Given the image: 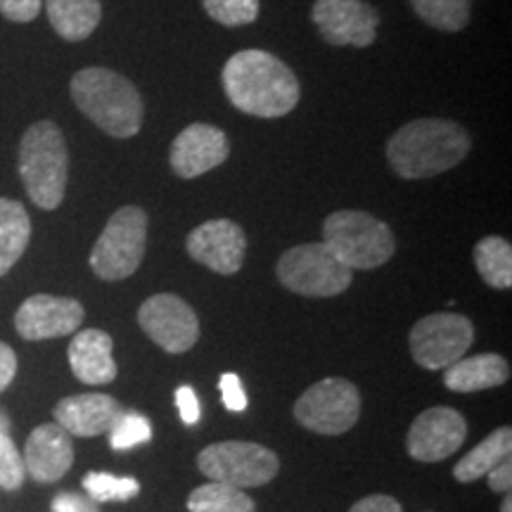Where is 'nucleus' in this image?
I'll return each mask as SVG.
<instances>
[{
  "label": "nucleus",
  "mask_w": 512,
  "mask_h": 512,
  "mask_svg": "<svg viewBox=\"0 0 512 512\" xmlns=\"http://www.w3.org/2000/svg\"><path fill=\"white\" fill-rule=\"evenodd\" d=\"M24 477H27V467H24V458L19 456L15 441L8 434H0V489H22Z\"/></svg>",
  "instance_id": "30"
},
{
  "label": "nucleus",
  "mask_w": 512,
  "mask_h": 512,
  "mask_svg": "<svg viewBox=\"0 0 512 512\" xmlns=\"http://www.w3.org/2000/svg\"><path fill=\"white\" fill-rule=\"evenodd\" d=\"M444 384L451 392L470 394L482 392V389L501 387L508 382L510 368L508 361L498 354H479L470 358H460V361L451 363L444 368Z\"/></svg>",
  "instance_id": "20"
},
{
  "label": "nucleus",
  "mask_w": 512,
  "mask_h": 512,
  "mask_svg": "<svg viewBox=\"0 0 512 512\" xmlns=\"http://www.w3.org/2000/svg\"><path fill=\"white\" fill-rule=\"evenodd\" d=\"M138 325L157 347L169 354H185L200 339V318L176 294H155L140 304Z\"/></svg>",
  "instance_id": "12"
},
{
  "label": "nucleus",
  "mask_w": 512,
  "mask_h": 512,
  "mask_svg": "<svg viewBox=\"0 0 512 512\" xmlns=\"http://www.w3.org/2000/svg\"><path fill=\"white\" fill-rule=\"evenodd\" d=\"M221 394H223V403H226L228 411L242 413L247 408V394H245V389H242L240 377L235 373H226L221 377Z\"/></svg>",
  "instance_id": "32"
},
{
  "label": "nucleus",
  "mask_w": 512,
  "mask_h": 512,
  "mask_svg": "<svg viewBox=\"0 0 512 512\" xmlns=\"http://www.w3.org/2000/svg\"><path fill=\"white\" fill-rule=\"evenodd\" d=\"M24 467L36 482L50 484L62 479L74 463L72 437L60 425H41L29 434L24 446Z\"/></svg>",
  "instance_id": "17"
},
{
  "label": "nucleus",
  "mask_w": 512,
  "mask_h": 512,
  "mask_svg": "<svg viewBox=\"0 0 512 512\" xmlns=\"http://www.w3.org/2000/svg\"><path fill=\"white\" fill-rule=\"evenodd\" d=\"M361 415V394L344 377H325L306 389L294 403V418L306 430L339 437L349 432Z\"/></svg>",
  "instance_id": "9"
},
{
  "label": "nucleus",
  "mask_w": 512,
  "mask_h": 512,
  "mask_svg": "<svg viewBox=\"0 0 512 512\" xmlns=\"http://www.w3.org/2000/svg\"><path fill=\"white\" fill-rule=\"evenodd\" d=\"M86 311L72 297H53V294H34L24 299L15 313V328L27 342L67 337L81 328Z\"/></svg>",
  "instance_id": "13"
},
{
  "label": "nucleus",
  "mask_w": 512,
  "mask_h": 512,
  "mask_svg": "<svg viewBox=\"0 0 512 512\" xmlns=\"http://www.w3.org/2000/svg\"><path fill=\"white\" fill-rule=\"evenodd\" d=\"M69 95L83 117L107 136L126 140L138 136L145 119L143 95L136 83L107 67H86L72 76Z\"/></svg>",
  "instance_id": "3"
},
{
  "label": "nucleus",
  "mask_w": 512,
  "mask_h": 512,
  "mask_svg": "<svg viewBox=\"0 0 512 512\" xmlns=\"http://www.w3.org/2000/svg\"><path fill=\"white\" fill-rule=\"evenodd\" d=\"M8 432H10V418H8V413L0 408V434H8Z\"/></svg>",
  "instance_id": "38"
},
{
  "label": "nucleus",
  "mask_w": 512,
  "mask_h": 512,
  "mask_svg": "<svg viewBox=\"0 0 512 512\" xmlns=\"http://www.w3.org/2000/svg\"><path fill=\"white\" fill-rule=\"evenodd\" d=\"M50 27L62 41L79 43L93 36L100 27L102 3L100 0H46Z\"/></svg>",
  "instance_id": "21"
},
{
  "label": "nucleus",
  "mask_w": 512,
  "mask_h": 512,
  "mask_svg": "<svg viewBox=\"0 0 512 512\" xmlns=\"http://www.w3.org/2000/svg\"><path fill=\"white\" fill-rule=\"evenodd\" d=\"M475 328L458 313H432L420 318L411 330V354L427 370H444L460 361L472 347Z\"/></svg>",
  "instance_id": "10"
},
{
  "label": "nucleus",
  "mask_w": 512,
  "mask_h": 512,
  "mask_svg": "<svg viewBox=\"0 0 512 512\" xmlns=\"http://www.w3.org/2000/svg\"><path fill=\"white\" fill-rule=\"evenodd\" d=\"M275 275L283 287L302 297H337L347 292L354 271L342 264L325 242H306L280 256Z\"/></svg>",
  "instance_id": "7"
},
{
  "label": "nucleus",
  "mask_w": 512,
  "mask_h": 512,
  "mask_svg": "<svg viewBox=\"0 0 512 512\" xmlns=\"http://www.w3.org/2000/svg\"><path fill=\"white\" fill-rule=\"evenodd\" d=\"M50 508H53V512H100L98 503L83 494H74V491H62V494H57Z\"/></svg>",
  "instance_id": "33"
},
{
  "label": "nucleus",
  "mask_w": 512,
  "mask_h": 512,
  "mask_svg": "<svg viewBox=\"0 0 512 512\" xmlns=\"http://www.w3.org/2000/svg\"><path fill=\"white\" fill-rule=\"evenodd\" d=\"M311 22L328 46L370 48L377 41L382 15L366 0H316Z\"/></svg>",
  "instance_id": "11"
},
{
  "label": "nucleus",
  "mask_w": 512,
  "mask_h": 512,
  "mask_svg": "<svg viewBox=\"0 0 512 512\" xmlns=\"http://www.w3.org/2000/svg\"><path fill=\"white\" fill-rule=\"evenodd\" d=\"M323 242L351 271H375L396 252L392 228L358 209L332 211L323 223Z\"/></svg>",
  "instance_id": "5"
},
{
  "label": "nucleus",
  "mask_w": 512,
  "mask_h": 512,
  "mask_svg": "<svg viewBox=\"0 0 512 512\" xmlns=\"http://www.w3.org/2000/svg\"><path fill=\"white\" fill-rule=\"evenodd\" d=\"M470 133L451 119L408 121L387 140V162L403 181L446 174L470 155Z\"/></svg>",
  "instance_id": "2"
},
{
  "label": "nucleus",
  "mask_w": 512,
  "mask_h": 512,
  "mask_svg": "<svg viewBox=\"0 0 512 512\" xmlns=\"http://www.w3.org/2000/svg\"><path fill=\"white\" fill-rule=\"evenodd\" d=\"M221 83L235 110L259 119L285 117L302 98L297 74L278 55L256 48L230 55Z\"/></svg>",
  "instance_id": "1"
},
{
  "label": "nucleus",
  "mask_w": 512,
  "mask_h": 512,
  "mask_svg": "<svg viewBox=\"0 0 512 512\" xmlns=\"http://www.w3.org/2000/svg\"><path fill=\"white\" fill-rule=\"evenodd\" d=\"M202 5L223 27H247L259 17V0H202Z\"/></svg>",
  "instance_id": "28"
},
{
  "label": "nucleus",
  "mask_w": 512,
  "mask_h": 512,
  "mask_svg": "<svg viewBox=\"0 0 512 512\" xmlns=\"http://www.w3.org/2000/svg\"><path fill=\"white\" fill-rule=\"evenodd\" d=\"M114 342L107 332L88 328L69 344V366L76 380L86 384H110L117 377V361L112 356Z\"/></svg>",
  "instance_id": "19"
},
{
  "label": "nucleus",
  "mask_w": 512,
  "mask_h": 512,
  "mask_svg": "<svg viewBox=\"0 0 512 512\" xmlns=\"http://www.w3.org/2000/svg\"><path fill=\"white\" fill-rule=\"evenodd\" d=\"M17 375V356L8 344L0 342V392L10 387V382Z\"/></svg>",
  "instance_id": "37"
},
{
  "label": "nucleus",
  "mask_w": 512,
  "mask_h": 512,
  "mask_svg": "<svg viewBox=\"0 0 512 512\" xmlns=\"http://www.w3.org/2000/svg\"><path fill=\"white\" fill-rule=\"evenodd\" d=\"M197 467L211 482L252 489L273 482L280 460L271 448L252 441H221L204 448L197 456Z\"/></svg>",
  "instance_id": "8"
},
{
  "label": "nucleus",
  "mask_w": 512,
  "mask_h": 512,
  "mask_svg": "<svg viewBox=\"0 0 512 512\" xmlns=\"http://www.w3.org/2000/svg\"><path fill=\"white\" fill-rule=\"evenodd\" d=\"M230 157V140L219 126L190 124L174 138L169 150L171 169L178 178H190L209 174Z\"/></svg>",
  "instance_id": "15"
},
{
  "label": "nucleus",
  "mask_w": 512,
  "mask_h": 512,
  "mask_svg": "<svg viewBox=\"0 0 512 512\" xmlns=\"http://www.w3.org/2000/svg\"><path fill=\"white\" fill-rule=\"evenodd\" d=\"M512 453V430L510 427H498L496 432H491L482 444L472 448L465 458L458 460V465L453 467V477L458 482H477L484 475H489V470L494 465L501 463L503 458H508Z\"/></svg>",
  "instance_id": "23"
},
{
  "label": "nucleus",
  "mask_w": 512,
  "mask_h": 512,
  "mask_svg": "<svg viewBox=\"0 0 512 512\" xmlns=\"http://www.w3.org/2000/svg\"><path fill=\"white\" fill-rule=\"evenodd\" d=\"M19 176L38 209L60 207L69 181V150L55 121H36L24 131L19 143Z\"/></svg>",
  "instance_id": "4"
},
{
  "label": "nucleus",
  "mask_w": 512,
  "mask_h": 512,
  "mask_svg": "<svg viewBox=\"0 0 512 512\" xmlns=\"http://www.w3.org/2000/svg\"><path fill=\"white\" fill-rule=\"evenodd\" d=\"M475 266L479 278L494 290L512 287V247L505 238L486 235L475 245Z\"/></svg>",
  "instance_id": "24"
},
{
  "label": "nucleus",
  "mask_w": 512,
  "mask_h": 512,
  "mask_svg": "<svg viewBox=\"0 0 512 512\" xmlns=\"http://www.w3.org/2000/svg\"><path fill=\"white\" fill-rule=\"evenodd\" d=\"M43 0H0V15L15 24H29L41 15Z\"/></svg>",
  "instance_id": "31"
},
{
  "label": "nucleus",
  "mask_w": 512,
  "mask_h": 512,
  "mask_svg": "<svg viewBox=\"0 0 512 512\" xmlns=\"http://www.w3.org/2000/svg\"><path fill=\"white\" fill-rule=\"evenodd\" d=\"M467 439V422L453 408L437 406L420 413L408 430V456L420 463H439L458 451Z\"/></svg>",
  "instance_id": "14"
},
{
  "label": "nucleus",
  "mask_w": 512,
  "mask_h": 512,
  "mask_svg": "<svg viewBox=\"0 0 512 512\" xmlns=\"http://www.w3.org/2000/svg\"><path fill=\"white\" fill-rule=\"evenodd\" d=\"M176 406L181 411V418L185 425H195L200 420V401H197V394L192 387H181L176 392Z\"/></svg>",
  "instance_id": "34"
},
{
  "label": "nucleus",
  "mask_w": 512,
  "mask_h": 512,
  "mask_svg": "<svg viewBox=\"0 0 512 512\" xmlns=\"http://www.w3.org/2000/svg\"><path fill=\"white\" fill-rule=\"evenodd\" d=\"M83 489L91 501L110 503V501H131L140 494L138 479L117 477L110 472H88L83 477Z\"/></svg>",
  "instance_id": "27"
},
{
  "label": "nucleus",
  "mask_w": 512,
  "mask_h": 512,
  "mask_svg": "<svg viewBox=\"0 0 512 512\" xmlns=\"http://www.w3.org/2000/svg\"><path fill=\"white\" fill-rule=\"evenodd\" d=\"M31 240V219L22 202L0 197V278L22 259Z\"/></svg>",
  "instance_id": "22"
},
{
  "label": "nucleus",
  "mask_w": 512,
  "mask_h": 512,
  "mask_svg": "<svg viewBox=\"0 0 512 512\" xmlns=\"http://www.w3.org/2000/svg\"><path fill=\"white\" fill-rule=\"evenodd\" d=\"M427 27L456 34L470 24L472 0H408Z\"/></svg>",
  "instance_id": "26"
},
{
  "label": "nucleus",
  "mask_w": 512,
  "mask_h": 512,
  "mask_svg": "<svg viewBox=\"0 0 512 512\" xmlns=\"http://www.w3.org/2000/svg\"><path fill=\"white\" fill-rule=\"evenodd\" d=\"M121 415V406L107 394L67 396L55 406V420L69 437L93 439L110 432Z\"/></svg>",
  "instance_id": "18"
},
{
  "label": "nucleus",
  "mask_w": 512,
  "mask_h": 512,
  "mask_svg": "<svg viewBox=\"0 0 512 512\" xmlns=\"http://www.w3.org/2000/svg\"><path fill=\"white\" fill-rule=\"evenodd\" d=\"M190 512H256V505L238 486L209 482L188 496Z\"/></svg>",
  "instance_id": "25"
},
{
  "label": "nucleus",
  "mask_w": 512,
  "mask_h": 512,
  "mask_svg": "<svg viewBox=\"0 0 512 512\" xmlns=\"http://www.w3.org/2000/svg\"><path fill=\"white\" fill-rule=\"evenodd\" d=\"M489 489L498 491V494H510L512 489V460L510 456L503 458L501 463L494 465L489 470Z\"/></svg>",
  "instance_id": "36"
},
{
  "label": "nucleus",
  "mask_w": 512,
  "mask_h": 512,
  "mask_svg": "<svg viewBox=\"0 0 512 512\" xmlns=\"http://www.w3.org/2000/svg\"><path fill=\"white\" fill-rule=\"evenodd\" d=\"M150 437H152L150 422H147L145 415L133 413V411L128 413L121 411L117 422H114L110 430V444L114 451H128V448L133 446L147 444Z\"/></svg>",
  "instance_id": "29"
},
{
  "label": "nucleus",
  "mask_w": 512,
  "mask_h": 512,
  "mask_svg": "<svg viewBox=\"0 0 512 512\" xmlns=\"http://www.w3.org/2000/svg\"><path fill=\"white\" fill-rule=\"evenodd\" d=\"M185 247L197 264L219 275H233L245 264L247 238L235 221L214 219L192 230Z\"/></svg>",
  "instance_id": "16"
},
{
  "label": "nucleus",
  "mask_w": 512,
  "mask_h": 512,
  "mask_svg": "<svg viewBox=\"0 0 512 512\" xmlns=\"http://www.w3.org/2000/svg\"><path fill=\"white\" fill-rule=\"evenodd\" d=\"M501 512H512V496L510 494H505L503 505H501Z\"/></svg>",
  "instance_id": "39"
},
{
  "label": "nucleus",
  "mask_w": 512,
  "mask_h": 512,
  "mask_svg": "<svg viewBox=\"0 0 512 512\" xmlns=\"http://www.w3.org/2000/svg\"><path fill=\"white\" fill-rule=\"evenodd\" d=\"M147 242V214L143 207L126 204L114 211L91 249V268L105 283L131 278L143 264Z\"/></svg>",
  "instance_id": "6"
},
{
  "label": "nucleus",
  "mask_w": 512,
  "mask_h": 512,
  "mask_svg": "<svg viewBox=\"0 0 512 512\" xmlns=\"http://www.w3.org/2000/svg\"><path fill=\"white\" fill-rule=\"evenodd\" d=\"M349 512H403V508L396 498L375 494V496L361 498L356 505H351Z\"/></svg>",
  "instance_id": "35"
}]
</instances>
